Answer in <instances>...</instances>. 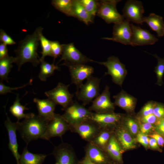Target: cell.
Masks as SVG:
<instances>
[{"mask_svg": "<svg viewBox=\"0 0 164 164\" xmlns=\"http://www.w3.org/2000/svg\"><path fill=\"white\" fill-rule=\"evenodd\" d=\"M72 14L73 17H76L86 25L93 21L94 17L87 11L79 0H73Z\"/></svg>", "mask_w": 164, "mask_h": 164, "instance_id": "24", "label": "cell"}, {"mask_svg": "<svg viewBox=\"0 0 164 164\" xmlns=\"http://www.w3.org/2000/svg\"><path fill=\"white\" fill-rule=\"evenodd\" d=\"M33 101L37 107L38 115L48 122L51 120L55 114L54 111L56 104L49 98L40 99L35 98Z\"/></svg>", "mask_w": 164, "mask_h": 164, "instance_id": "19", "label": "cell"}, {"mask_svg": "<svg viewBox=\"0 0 164 164\" xmlns=\"http://www.w3.org/2000/svg\"><path fill=\"white\" fill-rule=\"evenodd\" d=\"M156 123L157 131L164 137V118L158 119Z\"/></svg>", "mask_w": 164, "mask_h": 164, "instance_id": "43", "label": "cell"}, {"mask_svg": "<svg viewBox=\"0 0 164 164\" xmlns=\"http://www.w3.org/2000/svg\"><path fill=\"white\" fill-rule=\"evenodd\" d=\"M79 164H96L93 162L88 157L85 155L84 157L79 161Z\"/></svg>", "mask_w": 164, "mask_h": 164, "instance_id": "48", "label": "cell"}, {"mask_svg": "<svg viewBox=\"0 0 164 164\" xmlns=\"http://www.w3.org/2000/svg\"><path fill=\"white\" fill-rule=\"evenodd\" d=\"M100 79L92 76L77 88L76 95L78 100L82 102L83 105L89 104L100 94Z\"/></svg>", "mask_w": 164, "mask_h": 164, "instance_id": "3", "label": "cell"}, {"mask_svg": "<svg viewBox=\"0 0 164 164\" xmlns=\"http://www.w3.org/2000/svg\"><path fill=\"white\" fill-rule=\"evenodd\" d=\"M63 51L60 60L65 62L73 64H85L88 62H94L83 54L74 46L73 43L62 44Z\"/></svg>", "mask_w": 164, "mask_h": 164, "instance_id": "14", "label": "cell"}, {"mask_svg": "<svg viewBox=\"0 0 164 164\" xmlns=\"http://www.w3.org/2000/svg\"><path fill=\"white\" fill-rule=\"evenodd\" d=\"M87 11L94 17L97 14L98 5L97 1L94 0H79Z\"/></svg>", "mask_w": 164, "mask_h": 164, "instance_id": "34", "label": "cell"}, {"mask_svg": "<svg viewBox=\"0 0 164 164\" xmlns=\"http://www.w3.org/2000/svg\"><path fill=\"white\" fill-rule=\"evenodd\" d=\"M152 138H154L156 141L159 145L163 146L164 145V139L160 135L154 134L150 135Z\"/></svg>", "mask_w": 164, "mask_h": 164, "instance_id": "46", "label": "cell"}, {"mask_svg": "<svg viewBox=\"0 0 164 164\" xmlns=\"http://www.w3.org/2000/svg\"><path fill=\"white\" fill-rule=\"evenodd\" d=\"M104 151L115 162L119 164L122 163L121 147L114 135L111 136Z\"/></svg>", "mask_w": 164, "mask_h": 164, "instance_id": "22", "label": "cell"}, {"mask_svg": "<svg viewBox=\"0 0 164 164\" xmlns=\"http://www.w3.org/2000/svg\"><path fill=\"white\" fill-rule=\"evenodd\" d=\"M149 144L151 147L153 149H159V145L156 141L154 138H152L149 139Z\"/></svg>", "mask_w": 164, "mask_h": 164, "instance_id": "47", "label": "cell"}, {"mask_svg": "<svg viewBox=\"0 0 164 164\" xmlns=\"http://www.w3.org/2000/svg\"><path fill=\"white\" fill-rule=\"evenodd\" d=\"M153 114L158 119L164 118V105L162 104L155 102Z\"/></svg>", "mask_w": 164, "mask_h": 164, "instance_id": "37", "label": "cell"}, {"mask_svg": "<svg viewBox=\"0 0 164 164\" xmlns=\"http://www.w3.org/2000/svg\"><path fill=\"white\" fill-rule=\"evenodd\" d=\"M132 37L131 24L128 21L125 19L120 23L114 24L112 37H104L102 39L112 40L125 45L132 46Z\"/></svg>", "mask_w": 164, "mask_h": 164, "instance_id": "10", "label": "cell"}, {"mask_svg": "<svg viewBox=\"0 0 164 164\" xmlns=\"http://www.w3.org/2000/svg\"><path fill=\"white\" fill-rule=\"evenodd\" d=\"M47 155L41 154H34L29 152L27 145L25 147L20 155L19 164H42Z\"/></svg>", "mask_w": 164, "mask_h": 164, "instance_id": "25", "label": "cell"}, {"mask_svg": "<svg viewBox=\"0 0 164 164\" xmlns=\"http://www.w3.org/2000/svg\"><path fill=\"white\" fill-rule=\"evenodd\" d=\"M69 85L59 82L54 88L45 93L48 98L56 104H59L65 108L73 102V95L68 90Z\"/></svg>", "mask_w": 164, "mask_h": 164, "instance_id": "7", "label": "cell"}, {"mask_svg": "<svg viewBox=\"0 0 164 164\" xmlns=\"http://www.w3.org/2000/svg\"><path fill=\"white\" fill-rule=\"evenodd\" d=\"M114 105L111 100L109 87L106 85L102 93L93 101L89 109L98 113L112 112L114 108Z\"/></svg>", "mask_w": 164, "mask_h": 164, "instance_id": "13", "label": "cell"}, {"mask_svg": "<svg viewBox=\"0 0 164 164\" xmlns=\"http://www.w3.org/2000/svg\"><path fill=\"white\" fill-rule=\"evenodd\" d=\"M101 130L97 125L88 120L70 127V131L77 133L82 139L89 142Z\"/></svg>", "mask_w": 164, "mask_h": 164, "instance_id": "15", "label": "cell"}, {"mask_svg": "<svg viewBox=\"0 0 164 164\" xmlns=\"http://www.w3.org/2000/svg\"><path fill=\"white\" fill-rule=\"evenodd\" d=\"M6 119L4 124L7 130L9 139L8 147L12 155L15 157L17 164H19V161L20 155L18 151V144L16 132L18 129V122H12L5 112Z\"/></svg>", "mask_w": 164, "mask_h": 164, "instance_id": "18", "label": "cell"}, {"mask_svg": "<svg viewBox=\"0 0 164 164\" xmlns=\"http://www.w3.org/2000/svg\"><path fill=\"white\" fill-rule=\"evenodd\" d=\"M126 123L132 133L133 134L137 133L138 130V125L134 120L131 118H128L126 121Z\"/></svg>", "mask_w": 164, "mask_h": 164, "instance_id": "40", "label": "cell"}, {"mask_svg": "<svg viewBox=\"0 0 164 164\" xmlns=\"http://www.w3.org/2000/svg\"><path fill=\"white\" fill-rule=\"evenodd\" d=\"M51 3L57 10L68 16H73V0H53Z\"/></svg>", "mask_w": 164, "mask_h": 164, "instance_id": "31", "label": "cell"}, {"mask_svg": "<svg viewBox=\"0 0 164 164\" xmlns=\"http://www.w3.org/2000/svg\"><path fill=\"white\" fill-rule=\"evenodd\" d=\"M43 29L41 26L37 28L33 33L27 35L19 42L18 47L15 50L16 54L15 63L19 70L26 63H30L35 67H37L40 63V58L37 53V50L40 35Z\"/></svg>", "mask_w": 164, "mask_h": 164, "instance_id": "1", "label": "cell"}, {"mask_svg": "<svg viewBox=\"0 0 164 164\" xmlns=\"http://www.w3.org/2000/svg\"><path fill=\"white\" fill-rule=\"evenodd\" d=\"M143 22H146L159 37L164 35V22L163 18L154 13H151L147 17H144Z\"/></svg>", "mask_w": 164, "mask_h": 164, "instance_id": "23", "label": "cell"}, {"mask_svg": "<svg viewBox=\"0 0 164 164\" xmlns=\"http://www.w3.org/2000/svg\"><path fill=\"white\" fill-rule=\"evenodd\" d=\"M153 128L152 124L149 123H144L140 126L141 132L144 134L148 133Z\"/></svg>", "mask_w": 164, "mask_h": 164, "instance_id": "45", "label": "cell"}, {"mask_svg": "<svg viewBox=\"0 0 164 164\" xmlns=\"http://www.w3.org/2000/svg\"><path fill=\"white\" fill-rule=\"evenodd\" d=\"M118 0H103L98 2L97 15L103 19L107 23H120L124 19L123 15L118 12L117 4L120 2Z\"/></svg>", "mask_w": 164, "mask_h": 164, "instance_id": "4", "label": "cell"}, {"mask_svg": "<svg viewBox=\"0 0 164 164\" xmlns=\"http://www.w3.org/2000/svg\"><path fill=\"white\" fill-rule=\"evenodd\" d=\"M155 102L153 101H149L145 104L141 111L142 116L153 114Z\"/></svg>", "mask_w": 164, "mask_h": 164, "instance_id": "39", "label": "cell"}, {"mask_svg": "<svg viewBox=\"0 0 164 164\" xmlns=\"http://www.w3.org/2000/svg\"><path fill=\"white\" fill-rule=\"evenodd\" d=\"M70 130V125L62 116L55 114L52 119L49 122L42 139L49 140L55 137L61 138L67 132Z\"/></svg>", "mask_w": 164, "mask_h": 164, "instance_id": "9", "label": "cell"}, {"mask_svg": "<svg viewBox=\"0 0 164 164\" xmlns=\"http://www.w3.org/2000/svg\"><path fill=\"white\" fill-rule=\"evenodd\" d=\"M132 30V46H142L152 45L158 41V39L149 31L131 24Z\"/></svg>", "mask_w": 164, "mask_h": 164, "instance_id": "17", "label": "cell"}, {"mask_svg": "<svg viewBox=\"0 0 164 164\" xmlns=\"http://www.w3.org/2000/svg\"><path fill=\"white\" fill-rule=\"evenodd\" d=\"M111 133L108 129H101L98 134L89 142L105 151L112 135Z\"/></svg>", "mask_w": 164, "mask_h": 164, "instance_id": "28", "label": "cell"}, {"mask_svg": "<svg viewBox=\"0 0 164 164\" xmlns=\"http://www.w3.org/2000/svg\"><path fill=\"white\" fill-rule=\"evenodd\" d=\"M94 62L105 67L108 71L105 73L104 75H110L112 81L122 87L127 71L125 65L120 61L118 57L112 56L108 57L106 62H98L94 61Z\"/></svg>", "mask_w": 164, "mask_h": 164, "instance_id": "6", "label": "cell"}, {"mask_svg": "<svg viewBox=\"0 0 164 164\" xmlns=\"http://www.w3.org/2000/svg\"><path fill=\"white\" fill-rule=\"evenodd\" d=\"M114 104L128 112L133 111L135 106L137 99L122 90L118 94L113 96Z\"/></svg>", "mask_w": 164, "mask_h": 164, "instance_id": "21", "label": "cell"}, {"mask_svg": "<svg viewBox=\"0 0 164 164\" xmlns=\"http://www.w3.org/2000/svg\"><path fill=\"white\" fill-rule=\"evenodd\" d=\"M7 45L0 43V60L9 56Z\"/></svg>", "mask_w": 164, "mask_h": 164, "instance_id": "44", "label": "cell"}, {"mask_svg": "<svg viewBox=\"0 0 164 164\" xmlns=\"http://www.w3.org/2000/svg\"><path fill=\"white\" fill-rule=\"evenodd\" d=\"M85 155L96 164H112L106 152L91 142L85 148Z\"/></svg>", "mask_w": 164, "mask_h": 164, "instance_id": "20", "label": "cell"}, {"mask_svg": "<svg viewBox=\"0 0 164 164\" xmlns=\"http://www.w3.org/2000/svg\"><path fill=\"white\" fill-rule=\"evenodd\" d=\"M158 60V64L155 67L154 72L156 75L157 81L156 84L161 86L163 84L162 77L164 73V58L162 59L156 54L152 55Z\"/></svg>", "mask_w": 164, "mask_h": 164, "instance_id": "32", "label": "cell"}, {"mask_svg": "<svg viewBox=\"0 0 164 164\" xmlns=\"http://www.w3.org/2000/svg\"><path fill=\"white\" fill-rule=\"evenodd\" d=\"M18 122V130L27 145L31 141L43 138L48 122L38 115L31 113L21 122Z\"/></svg>", "mask_w": 164, "mask_h": 164, "instance_id": "2", "label": "cell"}, {"mask_svg": "<svg viewBox=\"0 0 164 164\" xmlns=\"http://www.w3.org/2000/svg\"><path fill=\"white\" fill-rule=\"evenodd\" d=\"M122 117L121 114L114 112L103 113L93 112L89 120L96 124L101 129H107L108 127L117 125Z\"/></svg>", "mask_w": 164, "mask_h": 164, "instance_id": "16", "label": "cell"}, {"mask_svg": "<svg viewBox=\"0 0 164 164\" xmlns=\"http://www.w3.org/2000/svg\"><path fill=\"white\" fill-rule=\"evenodd\" d=\"M124 18L129 22L137 24L143 22V14L144 10L142 2L134 0H129L126 2L123 10Z\"/></svg>", "mask_w": 164, "mask_h": 164, "instance_id": "12", "label": "cell"}, {"mask_svg": "<svg viewBox=\"0 0 164 164\" xmlns=\"http://www.w3.org/2000/svg\"><path fill=\"white\" fill-rule=\"evenodd\" d=\"M0 40L1 42L6 45H12L16 43L13 39L2 29L0 30Z\"/></svg>", "mask_w": 164, "mask_h": 164, "instance_id": "38", "label": "cell"}, {"mask_svg": "<svg viewBox=\"0 0 164 164\" xmlns=\"http://www.w3.org/2000/svg\"><path fill=\"white\" fill-rule=\"evenodd\" d=\"M119 128L116 130L114 135L120 145L125 150L134 148V141L130 135L125 129Z\"/></svg>", "mask_w": 164, "mask_h": 164, "instance_id": "26", "label": "cell"}, {"mask_svg": "<svg viewBox=\"0 0 164 164\" xmlns=\"http://www.w3.org/2000/svg\"><path fill=\"white\" fill-rule=\"evenodd\" d=\"M63 109L65 111L62 116L70 127L88 120L93 113L77 102Z\"/></svg>", "mask_w": 164, "mask_h": 164, "instance_id": "5", "label": "cell"}, {"mask_svg": "<svg viewBox=\"0 0 164 164\" xmlns=\"http://www.w3.org/2000/svg\"><path fill=\"white\" fill-rule=\"evenodd\" d=\"M51 53L54 59L62 55L63 51L62 45L57 41H51Z\"/></svg>", "mask_w": 164, "mask_h": 164, "instance_id": "35", "label": "cell"}, {"mask_svg": "<svg viewBox=\"0 0 164 164\" xmlns=\"http://www.w3.org/2000/svg\"><path fill=\"white\" fill-rule=\"evenodd\" d=\"M55 164H79L73 149L69 144L62 143L56 147L52 153Z\"/></svg>", "mask_w": 164, "mask_h": 164, "instance_id": "11", "label": "cell"}, {"mask_svg": "<svg viewBox=\"0 0 164 164\" xmlns=\"http://www.w3.org/2000/svg\"><path fill=\"white\" fill-rule=\"evenodd\" d=\"M15 62V57L9 56L0 60V78L1 80L8 81L9 73L13 67L12 63Z\"/></svg>", "mask_w": 164, "mask_h": 164, "instance_id": "29", "label": "cell"}, {"mask_svg": "<svg viewBox=\"0 0 164 164\" xmlns=\"http://www.w3.org/2000/svg\"><path fill=\"white\" fill-rule=\"evenodd\" d=\"M39 41L42 49L41 52L42 56L40 60H44L45 57L47 56L52 57L51 53V41L48 40L41 33L39 37Z\"/></svg>", "mask_w": 164, "mask_h": 164, "instance_id": "33", "label": "cell"}, {"mask_svg": "<svg viewBox=\"0 0 164 164\" xmlns=\"http://www.w3.org/2000/svg\"><path fill=\"white\" fill-rule=\"evenodd\" d=\"M62 65L68 68L71 83L75 85L77 88L83 84L84 80L92 76L94 72L92 67L85 64H73L65 62Z\"/></svg>", "mask_w": 164, "mask_h": 164, "instance_id": "8", "label": "cell"}, {"mask_svg": "<svg viewBox=\"0 0 164 164\" xmlns=\"http://www.w3.org/2000/svg\"><path fill=\"white\" fill-rule=\"evenodd\" d=\"M40 63L39 78L42 81H46L48 77L54 74L55 70H59V67L54 63H50L44 60H40Z\"/></svg>", "mask_w": 164, "mask_h": 164, "instance_id": "30", "label": "cell"}, {"mask_svg": "<svg viewBox=\"0 0 164 164\" xmlns=\"http://www.w3.org/2000/svg\"><path fill=\"white\" fill-rule=\"evenodd\" d=\"M32 82V80H30L29 83L22 86L18 87H12L6 86L1 81L0 83V94L1 95H4L8 93L12 92V91L13 90H17L20 88H22L29 85L31 84Z\"/></svg>", "mask_w": 164, "mask_h": 164, "instance_id": "36", "label": "cell"}, {"mask_svg": "<svg viewBox=\"0 0 164 164\" xmlns=\"http://www.w3.org/2000/svg\"><path fill=\"white\" fill-rule=\"evenodd\" d=\"M149 138L145 134L141 132L139 133L137 135L138 141L145 147H147L149 144Z\"/></svg>", "mask_w": 164, "mask_h": 164, "instance_id": "41", "label": "cell"}, {"mask_svg": "<svg viewBox=\"0 0 164 164\" xmlns=\"http://www.w3.org/2000/svg\"><path fill=\"white\" fill-rule=\"evenodd\" d=\"M141 120L144 123H149L152 124L156 122L158 119L153 114H152L142 116Z\"/></svg>", "mask_w": 164, "mask_h": 164, "instance_id": "42", "label": "cell"}, {"mask_svg": "<svg viewBox=\"0 0 164 164\" xmlns=\"http://www.w3.org/2000/svg\"><path fill=\"white\" fill-rule=\"evenodd\" d=\"M28 110L26 106L22 105L20 102V99L19 94L16 95L15 99L13 104L9 108V111L17 119V121H19L20 119L25 118L28 117L29 114H25V110Z\"/></svg>", "mask_w": 164, "mask_h": 164, "instance_id": "27", "label": "cell"}]
</instances>
